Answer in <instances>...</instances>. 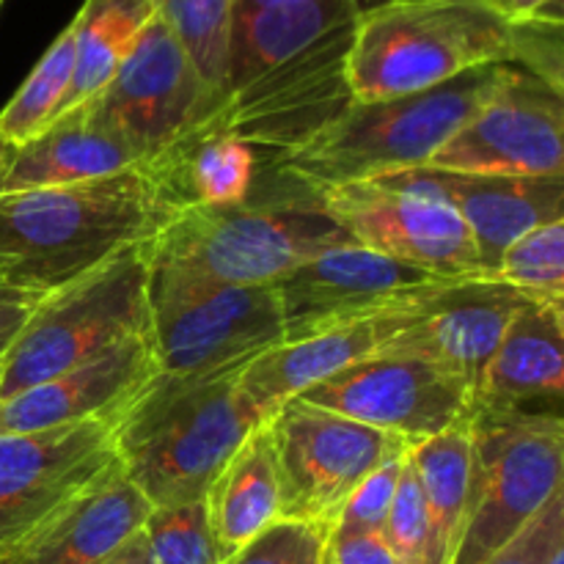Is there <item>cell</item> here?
Instances as JSON below:
<instances>
[{"label": "cell", "instance_id": "obj_1", "mask_svg": "<svg viewBox=\"0 0 564 564\" xmlns=\"http://www.w3.org/2000/svg\"><path fill=\"white\" fill-rule=\"evenodd\" d=\"M182 207L160 169L0 193V281L17 292L50 295L152 240Z\"/></svg>", "mask_w": 564, "mask_h": 564}, {"label": "cell", "instance_id": "obj_2", "mask_svg": "<svg viewBox=\"0 0 564 564\" xmlns=\"http://www.w3.org/2000/svg\"><path fill=\"white\" fill-rule=\"evenodd\" d=\"M248 364L196 378L160 372L116 422V455L152 507L204 499L262 419L240 391Z\"/></svg>", "mask_w": 564, "mask_h": 564}, {"label": "cell", "instance_id": "obj_3", "mask_svg": "<svg viewBox=\"0 0 564 564\" xmlns=\"http://www.w3.org/2000/svg\"><path fill=\"white\" fill-rule=\"evenodd\" d=\"M510 66H479L402 97L352 102L301 149L275 158V171L319 193L347 182L422 169L494 97Z\"/></svg>", "mask_w": 564, "mask_h": 564}, {"label": "cell", "instance_id": "obj_4", "mask_svg": "<svg viewBox=\"0 0 564 564\" xmlns=\"http://www.w3.org/2000/svg\"><path fill=\"white\" fill-rule=\"evenodd\" d=\"M529 22H507L482 0H416L361 14L347 58L356 102L402 97L479 66H518Z\"/></svg>", "mask_w": 564, "mask_h": 564}, {"label": "cell", "instance_id": "obj_5", "mask_svg": "<svg viewBox=\"0 0 564 564\" xmlns=\"http://www.w3.org/2000/svg\"><path fill=\"white\" fill-rule=\"evenodd\" d=\"M350 237L317 193L235 207H182L143 242L149 275L204 286H264Z\"/></svg>", "mask_w": 564, "mask_h": 564}, {"label": "cell", "instance_id": "obj_6", "mask_svg": "<svg viewBox=\"0 0 564 564\" xmlns=\"http://www.w3.org/2000/svg\"><path fill=\"white\" fill-rule=\"evenodd\" d=\"M143 330H149V262L141 242L39 301L0 361V400L69 372Z\"/></svg>", "mask_w": 564, "mask_h": 564}, {"label": "cell", "instance_id": "obj_7", "mask_svg": "<svg viewBox=\"0 0 564 564\" xmlns=\"http://www.w3.org/2000/svg\"><path fill=\"white\" fill-rule=\"evenodd\" d=\"M471 496L449 564H485L562 490V416L471 411Z\"/></svg>", "mask_w": 564, "mask_h": 564}, {"label": "cell", "instance_id": "obj_8", "mask_svg": "<svg viewBox=\"0 0 564 564\" xmlns=\"http://www.w3.org/2000/svg\"><path fill=\"white\" fill-rule=\"evenodd\" d=\"M317 198L356 246L438 279L479 275L471 235L427 165L328 187Z\"/></svg>", "mask_w": 564, "mask_h": 564}, {"label": "cell", "instance_id": "obj_9", "mask_svg": "<svg viewBox=\"0 0 564 564\" xmlns=\"http://www.w3.org/2000/svg\"><path fill=\"white\" fill-rule=\"evenodd\" d=\"M88 108L113 127L149 169H163L185 143L213 132L215 97L169 25L152 17Z\"/></svg>", "mask_w": 564, "mask_h": 564}, {"label": "cell", "instance_id": "obj_10", "mask_svg": "<svg viewBox=\"0 0 564 564\" xmlns=\"http://www.w3.org/2000/svg\"><path fill=\"white\" fill-rule=\"evenodd\" d=\"M149 334L160 372L171 378L242 367L284 345L273 284L204 286L149 275Z\"/></svg>", "mask_w": 564, "mask_h": 564}, {"label": "cell", "instance_id": "obj_11", "mask_svg": "<svg viewBox=\"0 0 564 564\" xmlns=\"http://www.w3.org/2000/svg\"><path fill=\"white\" fill-rule=\"evenodd\" d=\"M275 449L281 518L334 527L347 496L411 446L325 408L290 400L268 422Z\"/></svg>", "mask_w": 564, "mask_h": 564}, {"label": "cell", "instance_id": "obj_12", "mask_svg": "<svg viewBox=\"0 0 564 564\" xmlns=\"http://www.w3.org/2000/svg\"><path fill=\"white\" fill-rule=\"evenodd\" d=\"M356 25L336 28L229 94L215 113L213 132H226L253 152L268 149L275 158L312 141L356 102L347 80Z\"/></svg>", "mask_w": 564, "mask_h": 564}, {"label": "cell", "instance_id": "obj_13", "mask_svg": "<svg viewBox=\"0 0 564 564\" xmlns=\"http://www.w3.org/2000/svg\"><path fill=\"white\" fill-rule=\"evenodd\" d=\"M449 281L455 279H438L356 242L325 248L273 284L284 345L397 308L422 306Z\"/></svg>", "mask_w": 564, "mask_h": 564}, {"label": "cell", "instance_id": "obj_14", "mask_svg": "<svg viewBox=\"0 0 564 564\" xmlns=\"http://www.w3.org/2000/svg\"><path fill=\"white\" fill-rule=\"evenodd\" d=\"M295 400L325 408L416 446L471 416V391L435 364L400 352H375Z\"/></svg>", "mask_w": 564, "mask_h": 564}, {"label": "cell", "instance_id": "obj_15", "mask_svg": "<svg viewBox=\"0 0 564 564\" xmlns=\"http://www.w3.org/2000/svg\"><path fill=\"white\" fill-rule=\"evenodd\" d=\"M427 165L474 176H564L562 91L510 66L494 97Z\"/></svg>", "mask_w": 564, "mask_h": 564}, {"label": "cell", "instance_id": "obj_16", "mask_svg": "<svg viewBox=\"0 0 564 564\" xmlns=\"http://www.w3.org/2000/svg\"><path fill=\"white\" fill-rule=\"evenodd\" d=\"M116 422L88 419L0 435V549L91 485L116 460Z\"/></svg>", "mask_w": 564, "mask_h": 564}, {"label": "cell", "instance_id": "obj_17", "mask_svg": "<svg viewBox=\"0 0 564 564\" xmlns=\"http://www.w3.org/2000/svg\"><path fill=\"white\" fill-rule=\"evenodd\" d=\"M523 303L527 297L496 279H455L435 292L380 350L424 358L460 380L474 397L507 325Z\"/></svg>", "mask_w": 564, "mask_h": 564}, {"label": "cell", "instance_id": "obj_18", "mask_svg": "<svg viewBox=\"0 0 564 564\" xmlns=\"http://www.w3.org/2000/svg\"><path fill=\"white\" fill-rule=\"evenodd\" d=\"M158 375L152 334L143 330L69 372L0 400V435L42 433L88 419H119Z\"/></svg>", "mask_w": 564, "mask_h": 564}, {"label": "cell", "instance_id": "obj_19", "mask_svg": "<svg viewBox=\"0 0 564 564\" xmlns=\"http://www.w3.org/2000/svg\"><path fill=\"white\" fill-rule=\"evenodd\" d=\"M152 505L116 457L91 485L0 549V564H99L147 523Z\"/></svg>", "mask_w": 564, "mask_h": 564}, {"label": "cell", "instance_id": "obj_20", "mask_svg": "<svg viewBox=\"0 0 564 564\" xmlns=\"http://www.w3.org/2000/svg\"><path fill=\"white\" fill-rule=\"evenodd\" d=\"M564 308L527 301L507 325L471 397V411L562 416Z\"/></svg>", "mask_w": 564, "mask_h": 564}, {"label": "cell", "instance_id": "obj_21", "mask_svg": "<svg viewBox=\"0 0 564 564\" xmlns=\"http://www.w3.org/2000/svg\"><path fill=\"white\" fill-rule=\"evenodd\" d=\"M427 303V301H424ZM422 303V306H424ZM422 306L397 308L345 328L325 330L301 341H286L253 358L240 375V391L262 422L279 413L284 402L295 400L312 386L334 378L341 369L380 352V347L400 334Z\"/></svg>", "mask_w": 564, "mask_h": 564}, {"label": "cell", "instance_id": "obj_22", "mask_svg": "<svg viewBox=\"0 0 564 564\" xmlns=\"http://www.w3.org/2000/svg\"><path fill=\"white\" fill-rule=\"evenodd\" d=\"M430 176L466 224L485 279L527 231L564 218V176H474L441 169H430Z\"/></svg>", "mask_w": 564, "mask_h": 564}, {"label": "cell", "instance_id": "obj_23", "mask_svg": "<svg viewBox=\"0 0 564 564\" xmlns=\"http://www.w3.org/2000/svg\"><path fill=\"white\" fill-rule=\"evenodd\" d=\"M149 169L141 154L86 102L66 110L42 135L11 147L0 163V193L42 191Z\"/></svg>", "mask_w": 564, "mask_h": 564}, {"label": "cell", "instance_id": "obj_24", "mask_svg": "<svg viewBox=\"0 0 564 564\" xmlns=\"http://www.w3.org/2000/svg\"><path fill=\"white\" fill-rule=\"evenodd\" d=\"M352 0H295L231 17L224 99L336 28L358 22ZM220 99V105H224Z\"/></svg>", "mask_w": 564, "mask_h": 564}, {"label": "cell", "instance_id": "obj_25", "mask_svg": "<svg viewBox=\"0 0 564 564\" xmlns=\"http://www.w3.org/2000/svg\"><path fill=\"white\" fill-rule=\"evenodd\" d=\"M224 562L281 518L279 466L268 424L253 430L204 494Z\"/></svg>", "mask_w": 564, "mask_h": 564}, {"label": "cell", "instance_id": "obj_26", "mask_svg": "<svg viewBox=\"0 0 564 564\" xmlns=\"http://www.w3.org/2000/svg\"><path fill=\"white\" fill-rule=\"evenodd\" d=\"M413 474L419 479L430 521V564H449L466 521L471 496V427L468 422L411 446Z\"/></svg>", "mask_w": 564, "mask_h": 564}, {"label": "cell", "instance_id": "obj_27", "mask_svg": "<svg viewBox=\"0 0 564 564\" xmlns=\"http://www.w3.org/2000/svg\"><path fill=\"white\" fill-rule=\"evenodd\" d=\"M158 14L152 0H83L75 20V69L58 116L77 108L113 77L124 55Z\"/></svg>", "mask_w": 564, "mask_h": 564}, {"label": "cell", "instance_id": "obj_28", "mask_svg": "<svg viewBox=\"0 0 564 564\" xmlns=\"http://www.w3.org/2000/svg\"><path fill=\"white\" fill-rule=\"evenodd\" d=\"M160 171L185 207H235L251 196L257 152L226 132H202Z\"/></svg>", "mask_w": 564, "mask_h": 564}, {"label": "cell", "instance_id": "obj_29", "mask_svg": "<svg viewBox=\"0 0 564 564\" xmlns=\"http://www.w3.org/2000/svg\"><path fill=\"white\" fill-rule=\"evenodd\" d=\"M75 69V25H66L55 36L47 53L39 58L14 97L0 110V138L6 147H22L42 135L55 119L66 97Z\"/></svg>", "mask_w": 564, "mask_h": 564}, {"label": "cell", "instance_id": "obj_30", "mask_svg": "<svg viewBox=\"0 0 564 564\" xmlns=\"http://www.w3.org/2000/svg\"><path fill=\"white\" fill-rule=\"evenodd\" d=\"M152 3L160 20L180 39L220 110L235 0H152Z\"/></svg>", "mask_w": 564, "mask_h": 564}, {"label": "cell", "instance_id": "obj_31", "mask_svg": "<svg viewBox=\"0 0 564 564\" xmlns=\"http://www.w3.org/2000/svg\"><path fill=\"white\" fill-rule=\"evenodd\" d=\"M490 279L527 301L564 308V218L538 226L512 242Z\"/></svg>", "mask_w": 564, "mask_h": 564}, {"label": "cell", "instance_id": "obj_32", "mask_svg": "<svg viewBox=\"0 0 564 564\" xmlns=\"http://www.w3.org/2000/svg\"><path fill=\"white\" fill-rule=\"evenodd\" d=\"M141 532L152 564H224L204 499L152 507Z\"/></svg>", "mask_w": 564, "mask_h": 564}, {"label": "cell", "instance_id": "obj_33", "mask_svg": "<svg viewBox=\"0 0 564 564\" xmlns=\"http://www.w3.org/2000/svg\"><path fill=\"white\" fill-rule=\"evenodd\" d=\"M330 527L279 518L248 540L224 564H323Z\"/></svg>", "mask_w": 564, "mask_h": 564}, {"label": "cell", "instance_id": "obj_34", "mask_svg": "<svg viewBox=\"0 0 564 564\" xmlns=\"http://www.w3.org/2000/svg\"><path fill=\"white\" fill-rule=\"evenodd\" d=\"M380 534H383V540L394 551L400 564H430L427 510H424L422 490H419V479L413 474L411 457L408 455L405 463H402L397 496L391 501L389 518H386Z\"/></svg>", "mask_w": 564, "mask_h": 564}, {"label": "cell", "instance_id": "obj_35", "mask_svg": "<svg viewBox=\"0 0 564 564\" xmlns=\"http://www.w3.org/2000/svg\"><path fill=\"white\" fill-rule=\"evenodd\" d=\"M405 455L394 457V460L375 468V471L347 496L345 507H341V512L336 516L330 532H380V529H383L391 510V501H394L397 496V485H400Z\"/></svg>", "mask_w": 564, "mask_h": 564}, {"label": "cell", "instance_id": "obj_36", "mask_svg": "<svg viewBox=\"0 0 564 564\" xmlns=\"http://www.w3.org/2000/svg\"><path fill=\"white\" fill-rule=\"evenodd\" d=\"M564 534V490L543 507L538 518L485 564H545L551 545Z\"/></svg>", "mask_w": 564, "mask_h": 564}, {"label": "cell", "instance_id": "obj_37", "mask_svg": "<svg viewBox=\"0 0 564 564\" xmlns=\"http://www.w3.org/2000/svg\"><path fill=\"white\" fill-rule=\"evenodd\" d=\"M323 564H400L380 532H330Z\"/></svg>", "mask_w": 564, "mask_h": 564}, {"label": "cell", "instance_id": "obj_38", "mask_svg": "<svg viewBox=\"0 0 564 564\" xmlns=\"http://www.w3.org/2000/svg\"><path fill=\"white\" fill-rule=\"evenodd\" d=\"M44 295H33V292H0V361L9 352V347L14 345V339L20 336V330L25 328V323L31 319L33 308L39 306Z\"/></svg>", "mask_w": 564, "mask_h": 564}, {"label": "cell", "instance_id": "obj_39", "mask_svg": "<svg viewBox=\"0 0 564 564\" xmlns=\"http://www.w3.org/2000/svg\"><path fill=\"white\" fill-rule=\"evenodd\" d=\"M482 3L505 17L507 22H564L562 0H482Z\"/></svg>", "mask_w": 564, "mask_h": 564}, {"label": "cell", "instance_id": "obj_40", "mask_svg": "<svg viewBox=\"0 0 564 564\" xmlns=\"http://www.w3.org/2000/svg\"><path fill=\"white\" fill-rule=\"evenodd\" d=\"M99 564H152V560H149V549H147V538H143V532L132 534V538L127 540L119 551H113L108 560L99 562Z\"/></svg>", "mask_w": 564, "mask_h": 564}, {"label": "cell", "instance_id": "obj_41", "mask_svg": "<svg viewBox=\"0 0 564 564\" xmlns=\"http://www.w3.org/2000/svg\"><path fill=\"white\" fill-rule=\"evenodd\" d=\"M281 3H295V0H235V14H246V11L268 9V6H281Z\"/></svg>", "mask_w": 564, "mask_h": 564}, {"label": "cell", "instance_id": "obj_42", "mask_svg": "<svg viewBox=\"0 0 564 564\" xmlns=\"http://www.w3.org/2000/svg\"><path fill=\"white\" fill-rule=\"evenodd\" d=\"M545 564H564V534L551 545L549 556H545Z\"/></svg>", "mask_w": 564, "mask_h": 564}, {"label": "cell", "instance_id": "obj_43", "mask_svg": "<svg viewBox=\"0 0 564 564\" xmlns=\"http://www.w3.org/2000/svg\"><path fill=\"white\" fill-rule=\"evenodd\" d=\"M352 3H356V9L361 11V14H369V11L380 9V6H389V3H394V0H352Z\"/></svg>", "mask_w": 564, "mask_h": 564}, {"label": "cell", "instance_id": "obj_44", "mask_svg": "<svg viewBox=\"0 0 564 564\" xmlns=\"http://www.w3.org/2000/svg\"><path fill=\"white\" fill-rule=\"evenodd\" d=\"M9 154V147L3 143V138H0V163H3V158Z\"/></svg>", "mask_w": 564, "mask_h": 564}, {"label": "cell", "instance_id": "obj_45", "mask_svg": "<svg viewBox=\"0 0 564 564\" xmlns=\"http://www.w3.org/2000/svg\"><path fill=\"white\" fill-rule=\"evenodd\" d=\"M9 290H11V286H6L3 281H0V292H9Z\"/></svg>", "mask_w": 564, "mask_h": 564}, {"label": "cell", "instance_id": "obj_46", "mask_svg": "<svg viewBox=\"0 0 564 564\" xmlns=\"http://www.w3.org/2000/svg\"><path fill=\"white\" fill-rule=\"evenodd\" d=\"M400 3H416V0H400Z\"/></svg>", "mask_w": 564, "mask_h": 564}, {"label": "cell", "instance_id": "obj_47", "mask_svg": "<svg viewBox=\"0 0 564 564\" xmlns=\"http://www.w3.org/2000/svg\"><path fill=\"white\" fill-rule=\"evenodd\" d=\"M0 6H3V0H0Z\"/></svg>", "mask_w": 564, "mask_h": 564}]
</instances>
